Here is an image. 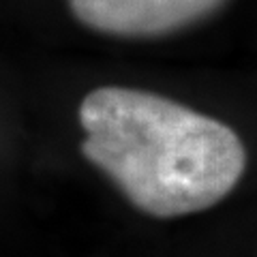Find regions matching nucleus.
<instances>
[{
	"label": "nucleus",
	"mask_w": 257,
	"mask_h": 257,
	"mask_svg": "<svg viewBox=\"0 0 257 257\" xmlns=\"http://www.w3.org/2000/svg\"><path fill=\"white\" fill-rule=\"evenodd\" d=\"M79 124L84 157L159 219L219 204L246 167L244 144L227 124L146 90L96 88L79 105Z\"/></svg>",
	"instance_id": "nucleus-1"
},
{
	"label": "nucleus",
	"mask_w": 257,
	"mask_h": 257,
	"mask_svg": "<svg viewBox=\"0 0 257 257\" xmlns=\"http://www.w3.org/2000/svg\"><path fill=\"white\" fill-rule=\"evenodd\" d=\"M227 0H69L84 26L116 37H159L191 26Z\"/></svg>",
	"instance_id": "nucleus-2"
}]
</instances>
